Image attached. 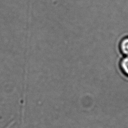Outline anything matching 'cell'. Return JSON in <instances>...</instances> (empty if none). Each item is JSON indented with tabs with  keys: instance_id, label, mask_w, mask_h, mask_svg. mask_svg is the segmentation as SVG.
<instances>
[{
	"instance_id": "cell-1",
	"label": "cell",
	"mask_w": 128,
	"mask_h": 128,
	"mask_svg": "<svg viewBox=\"0 0 128 128\" xmlns=\"http://www.w3.org/2000/svg\"><path fill=\"white\" fill-rule=\"evenodd\" d=\"M120 50L123 54L128 56V36L123 38L120 41Z\"/></svg>"
},
{
	"instance_id": "cell-2",
	"label": "cell",
	"mask_w": 128,
	"mask_h": 128,
	"mask_svg": "<svg viewBox=\"0 0 128 128\" xmlns=\"http://www.w3.org/2000/svg\"><path fill=\"white\" fill-rule=\"evenodd\" d=\"M120 66L122 73L128 77V56H126L122 59Z\"/></svg>"
}]
</instances>
